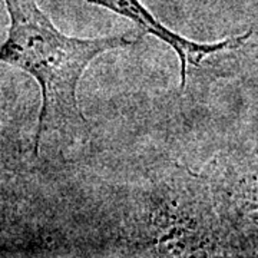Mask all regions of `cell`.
<instances>
[{
    "label": "cell",
    "instance_id": "1",
    "mask_svg": "<svg viewBox=\"0 0 258 258\" xmlns=\"http://www.w3.org/2000/svg\"><path fill=\"white\" fill-rule=\"evenodd\" d=\"M9 13L8 37L0 46V63L33 76L42 91L35 152L50 135L79 138L88 122L76 92L83 72L101 53L132 46L141 30L106 37L79 39L63 35L39 8L36 0H5Z\"/></svg>",
    "mask_w": 258,
    "mask_h": 258
},
{
    "label": "cell",
    "instance_id": "2",
    "mask_svg": "<svg viewBox=\"0 0 258 258\" xmlns=\"http://www.w3.org/2000/svg\"><path fill=\"white\" fill-rule=\"evenodd\" d=\"M86 2L132 20L142 33L154 35L162 42H165L168 46L172 47L179 59V66H181V89H184L186 82L188 66H200L204 59L208 56L220 53L224 50L238 49L248 40L252 33V32H247L241 36L225 39L221 42L201 43V42L189 40L166 28L165 25H162L142 5L141 0H86Z\"/></svg>",
    "mask_w": 258,
    "mask_h": 258
}]
</instances>
